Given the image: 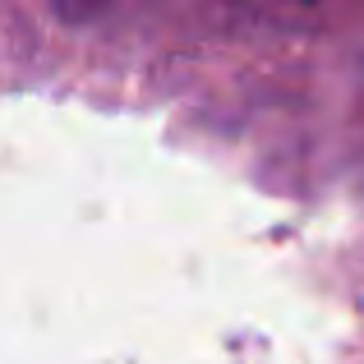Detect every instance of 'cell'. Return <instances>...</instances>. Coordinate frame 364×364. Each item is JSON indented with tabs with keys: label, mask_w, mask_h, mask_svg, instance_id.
Listing matches in <instances>:
<instances>
[]
</instances>
